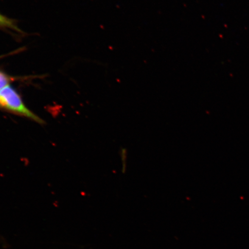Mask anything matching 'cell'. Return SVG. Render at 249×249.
Returning a JSON list of instances; mask_svg holds the SVG:
<instances>
[{"instance_id": "cell-1", "label": "cell", "mask_w": 249, "mask_h": 249, "mask_svg": "<svg viewBox=\"0 0 249 249\" xmlns=\"http://www.w3.org/2000/svg\"><path fill=\"white\" fill-rule=\"evenodd\" d=\"M0 107L41 123L42 120L23 104L20 96L9 85L0 90Z\"/></svg>"}, {"instance_id": "cell-2", "label": "cell", "mask_w": 249, "mask_h": 249, "mask_svg": "<svg viewBox=\"0 0 249 249\" xmlns=\"http://www.w3.org/2000/svg\"><path fill=\"white\" fill-rule=\"evenodd\" d=\"M0 26L11 28V29L17 31L19 30L18 29V27L15 26L13 21L9 19V18L4 17V16L1 14H0Z\"/></svg>"}, {"instance_id": "cell-3", "label": "cell", "mask_w": 249, "mask_h": 249, "mask_svg": "<svg viewBox=\"0 0 249 249\" xmlns=\"http://www.w3.org/2000/svg\"><path fill=\"white\" fill-rule=\"evenodd\" d=\"M9 78L0 71V90L2 89L5 86H8Z\"/></svg>"}]
</instances>
